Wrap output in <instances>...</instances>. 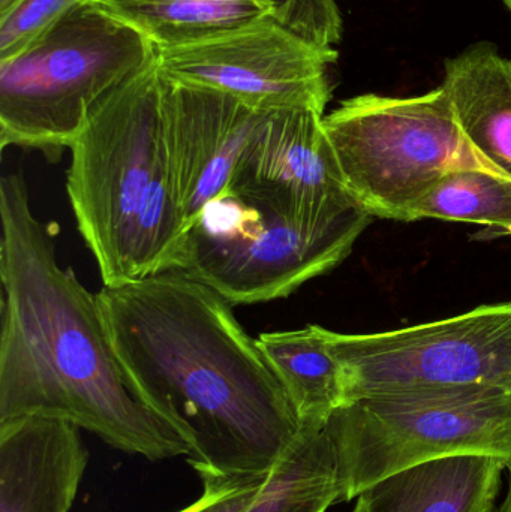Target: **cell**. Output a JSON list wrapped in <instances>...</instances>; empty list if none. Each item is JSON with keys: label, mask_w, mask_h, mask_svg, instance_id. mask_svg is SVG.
Returning a JSON list of instances; mask_svg holds the SVG:
<instances>
[{"label": "cell", "mask_w": 511, "mask_h": 512, "mask_svg": "<svg viewBox=\"0 0 511 512\" xmlns=\"http://www.w3.org/2000/svg\"><path fill=\"white\" fill-rule=\"evenodd\" d=\"M371 219L354 209L329 224H302L222 195L189 228L174 270L231 306L279 300L338 267Z\"/></svg>", "instance_id": "obj_7"}, {"label": "cell", "mask_w": 511, "mask_h": 512, "mask_svg": "<svg viewBox=\"0 0 511 512\" xmlns=\"http://www.w3.org/2000/svg\"><path fill=\"white\" fill-rule=\"evenodd\" d=\"M509 472V486H507L506 496H504L503 502H501L500 507L495 512H511V469H509Z\"/></svg>", "instance_id": "obj_22"}, {"label": "cell", "mask_w": 511, "mask_h": 512, "mask_svg": "<svg viewBox=\"0 0 511 512\" xmlns=\"http://www.w3.org/2000/svg\"><path fill=\"white\" fill-rule=\"evenodd\" d=\"M96 295L126 384L183 439L192 469L269 475L302 429L233 306L182 270Z\"/></svg>", "instance_id": "obj_1"}, {"label": "cell", "mask_w": 511, "mask_h": 512, "mask_svg": "<svg viewBox=\"0 0 511 512\" xmlns=\"http://www.w3.org/2000/svg\"><path fill=\"white\" fill-rule=\"evenodd\" d=\"M509 469L500 457H444L372 484L354 507L360 512H495Z\"/></svg>", "instance_id": "obj_13"}, {"label": "cell", "mask_w": 511, "mask_h": 512, "mask_svg": "<svg viewBox=\"0 0 511 512\" xmlns=\"http://www.w3.org/2000/svg\"><path fill=\"white\" fill-rule=\"evenodd\" d=\"M323 119L311 108L267 113L224 195L258 212L309 225L329 224L362 209L348 191Z\"/></svg>", "instance_id": "obj_10"}, {"label": "cell", "mask_w": 511, "mask_h": 512, "mask_svg": "<svg viewBox=\"0 0 511 512\" xmlns=\"http://www.w3.org/2000/svg\"><path fill=\"white\" fill-rule=\"evenodd\" d=\"M161 87L174 192L188 233L227 191L252 132L270 111L164 77Z\"/></svg>", "instance_id": "obj_11"}, {"label": "cell", "mask_w": 511, "mask_h": 512, "mask_svg": "<svg viewBox=\"0 0 511 512\" xmlns=\"http://www.w3.org/2000/svg\"><path fill=\"white\" fill-rule=\"evenodd\" d=\"M353 512H360V511H359V508L354 507Z\"/></svg>", "instance_id": "obj_25"}, {"label": "cell", "mask_w": 511, "mask_h": 512, "mask_svg": "<svg viewBox=\"0 0 511 512\" xmlns=\"http://www.w3.org/2000/svg\"><path fill=\"white\" fill-rule=\"evenodd\" d=\"M11 2H14V0H0V11H2V9H5L6 6H8L9 3Z\"/></svg>", "instance_id": "obj_23"}, {"label": "cell", "mask_w": 511, "mask_h": 512, "mask_svg": "<svg viewBox=\"0 0 511 512\" xmlns=\"http://www.w3.org/2000/svg\"><path fill=\"white\" fill-rule=\"evenodd\" d=\"M327 340L344 369L345 405L405 391L511 390V301L383 333L327 330Z\"/></svg>", "instance_id": "obj_8"}, {"label": "cell", "mask_w": 511, "mask_h": 512, "mask_svg": "<svg viewBox=\"0 0 511 512\" xmlns=\"http://www.w3.org/2000/svg\"><path fill=\"white\" fill-rule=\"evenodd\" d=\"M270 474L245 477L201 475L203 493L200 498L177 512H246L257 501Z\"/></svg>", "instance_id": "obj_21"}, {"label": "cell", "mask_w": 511, "mask_h": 512, "mask_svg": "<svg viewBox=\"0 0 511 512\" xmlns=\"http://www.w3.org/2000/svg\"><path fill=\"white\" fill-rule=\"evenodd\" d=\"M324 430L338 462L339 502L444 457H500L511 469V390L461 387L363 397L338 409Z\"/></svg>", "instance_id": "obj_5"}, {"label": "cell", "mask_w": 511, "mask_h": 512, "mask_svg": "<svg viewBox=\"0 0 511 512\" xmlns=\"http://www.w3.org/2000/svg\"><path fill=\"white\" fill-rule=\"evenodd\" d=\"M83 0H14L0 11V60L23 50Z\"/></svg>", "instance_id": "obj_19"}, {"label": "cell", "mask_w": 511, "mask_h": 512, "mask_svg": "<svg viewBox=\"0 0 511 512\" xmlns=\"http://www.w3.org/2000/svg\"><path fill=\"white\" fill-rule=\"evenodd\" d=\"M443 87L474 149L511 177V59L471 45L447 60Z\"/></svg>", "instance_id": "obj_14"}, {"label": "cell", "mask_w": 511, "mask_h": 512, "mask_svg": "<svg viewBox=\"0 0 511 512\" xmlns=\"http://www.w3.org/2000/svg\"><path fill=\"white\" fill-rule=\"evenodd\" d=\"M341 499L335 448L326 430H302L246 512H327Z\"/></svg>", "instance_id": "obj_17"}, {"label": "cell", "mask_w": 511, "mask_h": 512, "mask_svg": "<svg viewBox=\"0 0 511 512\" xmlns=\"http://www.w3.org/2000/svg\"><path fill=\"white\" fill-rule=\"evenodd\" d=\"M257 343L284 387L300 429L324 430L345 405L344 369L330 349L327 328L272 331L260 334Z\"/></svg>", "instance_id": "obj_15"}, {"label": "cell", "mask_w": 511, "mask_h": 512, "mask_svg": "<svg viewBox=\"0 0 511 512\" xmlns=\"http://www.w3.org/2000/svg\"><path fill=\"white\" fill-rule=\"evenodd\" d=\"M278 20L303 38L335 47L342 38V17L335 0H266Z\"/></svg>", "instance_id": "obj_20"}, {"label": "cell", "mask_w": 511, "mask_h": 512, "mask_svg": "<svg viewBox=\"0 0 511 512\" xmlns=\"http://www.w3.org/2000/svg\"><path fill=\"white\" fill-rule=\"evenodd\" d=\"M335 47L303 38L276 18L194 44L158 50L161 77L219 90L260 111L311 108L332 98Z\"/></svg>", "instance_id": "obj_9"}, {"label": "cell", "mask_w": 511, "mask_h": 512, "mask_svg": "<svg viewBox=\"0 0 511 512\" xmlns=\"http://www.w3.org/2000/svg\"><path fill=\"white\" fill-rule=\"evenodd\" d=\"M141 33L87 2L0 60V147L56 161L105 95L156 59Z\"/></svg>", "instance_id": "obj_4"}, {"label": "cell", "mask_w": 511, "mask_h": 512, "mask_svg": "<svg viewBox=\"0 0 511 512\" xmlns=\"http://www.w3.org/2000/svg\"><path fill=\"white\" fill-rule=\"evenodd\" d=\"M89 463L80 427L48 417L0 423V512H69Z\"/></svg>", "instance_id": "obj_12"}, {"label": "cell", "mask_w": 511, "mask_h": 512, "mask_svg": "<svg viewBox=\"0 0 511 512\" xmlns=\"http://www.w3.org/2000/svg\"><path fill=\"white\" fill-rule=\"evenodd\" d=\"M507 233L511 234V227L507 230Z\"/></svg>", "instance_id": "obj_26"}, {"label": "cell", "mask_w": 511, "mask_h": 512, "mask_svg": "<svg viewBox=\"0 0 511 512\" xmlns=\"http://www.w3.org/2000/svg\"><path fill=\"white\" fill-rule=\"evenodd\" d=\"M420 219L511 227V179L485 170H455L438 179L408 209L405 222Z\"/></svg>", "instance_id": "obj_18"}, {"label": "cell", "mask_w": 511, "mask_h": 512, "mask_svg": "<svg viewBox=\"0 0 511 512\" xmlns=\"http://www.w3.org/2000/svg\"><path fill=\"white\" fill-rule=\"evenodd\" d=\"M323 125L348 191L372 218L405 222L411 204L450 171L511 179L465 137L443 86L408 98L356 96Z\"/></svg>", "instance_id": "obj_6"}, {"label": "cell", "mask_w": 511, "mask_h": 512, "mask_svg": "<svg viewBox=\"0 0 511 512\" xmlns=\"http://www.w3.org/2000/svg\"><path fill=\"white\" fill-rule=\"evenodd\" d=\"M0 423L68 421L150 462L188 456L183 439L126 384L98 295L60 267L23 174L0 180Z\"/></svg>", "instance_id": "obj_2"}, {"label": "cell", "mask_w": 511, "mask_h": 512, "mask_svg": "<svg viewBox=\"0 0 511 512\" xmlns=\"http://www.w3.org/2000/svg\"><path fill=\"white\" fill-rule=\"evenodd\" d=\"M69 150L66 192L104 285L174 270L186 227L174 192L158 60L93 107Z\"/></svg>", "instance_id": "obj_3"}, {"label": "cell", "mask_w": 511, "mask_h": 512, "mask_svg": "<svg viewBox=\"0 0 511 512\" xmlns=\"http://www.w3.org/2000/svg\"><path fill=\"white\" fill-rule=\"evenodd\" d=\"M504 5L507 6V9L511 12V0H503Z\"/></svg>", "instance_id": "obj_24"}, {"label": "cell", "mask_w": 511, "mask_h": 512, "mask_svg": "<svg viewBox=\"0 0 511 512\" xmlns=\"http://www.w3.org/2000/svg\"><path fill=\"white\" fill-rule=\"evenodd\" d=\"M149 39L156 50L194 44L276 18L266 0H84Z\"/></svg>", "instance_id": "obj_16"}]
</instances>
